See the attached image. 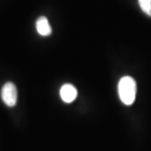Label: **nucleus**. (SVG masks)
Segmentation results:
<instances>
[{
    "label": "nucleus",
    "instance_id": "f257e3e1",
    "mask_svg": "<svg viewBox=\"0 0 151 151\" xmlns=\"http://www.w3.org/2000/svg\"><path fill=\"white\" fill-rule=\"evenodd\" d=\"M118 94L124 104L129 106L134 102L137 94V83L130 76H124L118 83Z\"/></svg>",
    "mask_w": 151,
    "mask_h": 151
},
{
    "label": "nucleus",
    "instance_id": "f03ea898",
    "mask_svg": "<svg viewBox=\"0 0 151 151\" xmlns=\"http://www.w3.org/2000/svg\"><path fill=\"white\" fill-rule=\"evenodd\" d=\"M1 97L6 105L10 107L14 106L18 99V92L16 86L11 82L5 83L1 88Z\"/></svg>",
    "mask_w": 151,
    "mask_h": 151
},
{
    "label": "nucleus",
    "instance_id": "7ed1b4c3",
    "mask_svg": "<svg viewBox=\"0 0 151 151\" xmlns=\"http://www.w3.org/2000/svg\"><path fill=\"white\" fill-rule=\"evenodd\" d=\"M60 97L66 103H71L74 101L76 98L77 97L76 88L71 84H65L63 85L60 88Z\"/></svg>",
    "mask_w": 151,
    "mask_h": 151
},
{
    "label": "nucleus",
    "instance_id": "20e7f679",
    "mask_svg": "<svg viewBox=\"0 0 151 151\" xmlns=\"http://www.w3.org/2000/svg\"><path fill=\"white\" fill-rule=\"evenodd\" d=\"M36 29L37 32L43 37H47L52 33V28L48 20L46 17L41 16L36 21Z\"/></svg>",
    "mask_w": 151,
    "mask_h": 151
},
{
    "label": "nucleus",
    "instance_id": "39448f33",
    "mask_svg": "<svg viewBox=\"0 0 151 151\" xmlns=\"http://www.w3.org/2000/svg\"><path fill=\"white\" fill-rule=\"evenodd\" d=\"M139 6L147 16L151 17V0H139Z\"/></svg>",
    "mask_w": 151,
    "mask_h": 151
}]
</instances>
